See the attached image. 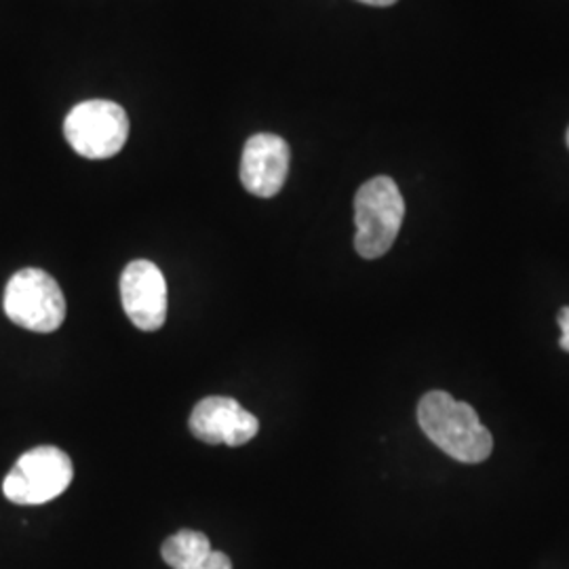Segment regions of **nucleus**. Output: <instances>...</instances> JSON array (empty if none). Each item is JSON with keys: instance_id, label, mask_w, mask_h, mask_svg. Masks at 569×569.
I'll list each match as a JSON object with an SVG mask.
<instances>
[{"instance_id": "f257e3e1", "label": "nucleus", "mask_w": 569, "mask_h": 569, "mask_svg": "<svg viewBox=\"0 0 569 569\" xmlns=\"http://www.w3.org/2000/svg\"><path fill=\"white\" fill-rule=\"evenodd\" d=\"M418 422L428 439L458 462L479 465L491 456L493 439L477 411L443 390H430L422 397Z\"/></svg>"}, {"instance_id": "ddd939ff", "label": "nucleus", "mask_w": 569, "mask_h": 569, "mask_svg": "<svg viewBox=\"0 0 569 569\" xmlns=\"http://www.w3.org/2000/svg\"><path fill=\"white\" fill-rule=\"evenodd\" d=\"M566 140H568V146H569V129H568V136H566Z\"/></svg>"}, {"instance_id": "9d476101", "label": "nucleus", "mask_w": 569, "mask_h": 569, "mask_svg": "<svg viewBox=\"0 0 569 569\" xmlns=\"http://www.w3.org/2000/svg\"><path fill=\"white\" fill-rule=\"evenodd\" d=\"M197 569H232V561H230V557L224 555V552L211 550L203 563Z\"/></svg>"}, {"instance_id": "423d86ee", "label": "nucleus", "mask_w": 569, "mask_h": 569, "mask_svg": "<svg viewBox=\"0 0 569 569\" xmlns=\"http://www.w3.org/2000/svg\"><path fill=\"white\" fill-rule=\"evenodd\" d=\"M188 425L199 441L207 446L226 443L228 448H241L260 430L258 418L232 397H207L194 406Z\"/></svg>"}, {"instance_id": "f03ea898", "label": "nucleus", "mask_w": 569, "mask_h": 569, "mask_svg": "<svg viewBox=\"0 0 569 569\" xmlns=\"http://www.w3.org/2000/svg\"><path fill=\"white\" fill-rule=\"evenodd\" d=\"M406 218V201L388 176L363 183L355 197V249L361 258L376 260L390 251Z\"/></svg>"}, {"instance_id": "20e7f679", "label": "nucleus", "mask_w": 569, "mask_h": 569, "mask_svg": "<svg viewBox=\"0 0 569 569\" xmlns=\"http://www.w3.org/2000/svg\"><path fill=\"white\" fill-rule=\"evenodd\" d=\"M4 315L28 331L51 333L66 319L60 283L41 268H21L4 287Z\"/></svg>"}, {"instance_id": "39448f33", "label": "nucleus", "mask_w": 569, "mask_h": 569, "mask_svg": "<svg viewBox=\"0 0 569 569\" xmlns=\"http://www.w3.org/2000/svg\"><path fill=\"white\" fill-rule=\"evenodd\" d=\"M63 136L84 159H110L119 154L129 138V119L122 106L108 100H87L70 110Z\"/></svg>"}, {"instance_id": "9b49d317", "label": "nucleus", "mask_w": 569, "mask_h": 569, "mask_svg": "<svg viewBox=\"0 0 569 569\" xmlns=\"http://www.w3.org/2000/svg\"><path fill=\"white\" fill-rule=\"evenodd\" d=\"M559 327H561V340H559V346L569 352V306H566L561 312H559Z\"/></svg>"}, {"instance_id": "7ed1b4c3", "label": "nucleus", "mask_w": 569, "mask_h": 569, "mask_svg": "<svg viewBox=\"0 0 569 569\" xmlns=\"http://www.w3.org/2000/svg\"><path fill=\"white\" fill-rule=\"evenodd\" d=\"M74 479L70 456L56 446L30 449L9 470L2 493L20 507H37L56 500Z\"/></svg>"}, {"instance_id": "1a4fd4ad", "label": "nucleus", "mask_w": 569, "mask_h": 569, "mask_svg": "<svg viewBox=\"0 0 569 569\" xmlns=\"http://www.w3.org/2000/svg\"><path fill=\"white\" fill-rule=\"evenodd\" d=\"M211 550V542L204 533L194 529H182L164 540L161 555L171 569H197Z\"/></svg>"}, {"instance_id": "f8f14e48", "label": "nucleus", "mask_w": 569, "mask_h": 569, "mask_svg": "<svg viewBox=\"0 0 569 569\" xmlns=\"http://www.w3.org/2000/svg\"><path fill=\"white\" fill-rule=\"evenodd\" d=\"M359 2H366V4H371V7H388V4H395L397 0H359Z\"/></svg>"}, {"instance_id": "6e6552de", "label": "nucleus", "mask_w": 569, "mask_h": 569, "mask_svg": "<svg viewBox=\"0 0 569 569\" xmlns=\"http://www.w3.org/2000/svg\"><path fill=\"white\" fill-rule=\"evenodd\" d=\"M291 163V150L283 138L258 133L249 138L241 159V182L244 190L260 199H272L281 192Z\"/></svg>"}, {"instance_id": "0eeeda50", "label": "nucleus", "mask_w": 569, "mask_h": 569, "mask_svg": "<svg viewBox=\"0 0 569 569\" xmlns=\"http://www.w3.org/2000/svg\"><path fill=\"white\" fill-rule=\"evenodd\" d=\"M121 300L124 315L142 331H157L167 319V283L161 268L136 260L122 270Z\"/></svg>"}]
</instances>
